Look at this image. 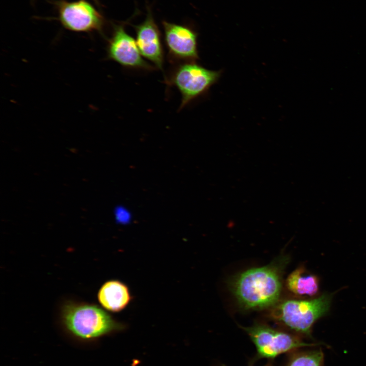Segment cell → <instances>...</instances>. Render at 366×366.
Here are the masks:
<instances>
[{
  "instance_id": "3957f363",
  "label": "cell",
  "mask_w": 366,
  "mask_h": 366,
  "mask_svg": "<svg viewBox=\"0 0 366 366\" xmlns=\"http://www.w3.org/2000/svg\"><path fill=\"white\" fill-rule=\"evenodd\" d=\"M333 293L311 299H288L275 304L271 318L295 332L310 337L315 322L329 312Z\"/></svg>"
},
{
  "instance_id": "8fae6325",
  "label": "cell",
  "mask_w": 366,
  "mask_h": 366,
  "mask_svg": "<svg viewBox=\"0 0 366 366\" xmlns=\"http://www.w3.org/2000/svg\"><path fill=\"white\" fill-rule=\"evenodd\" d=\"M286 285L290 292L297 296L313 297L319 292V280L303 266H300L289 274Z\"/></svg>"
},
{
  "instance_id": "8992f818",
  "label": "cell",
  "mask_w": 366,
  "mask_h": 366,
  "mask_svg": "<svg viewBox=\"0 0 366 366\" xmlns=\"http://www.w3.org/2000/svg\"><path fill=\"white\" fill-rule=\"evenodd\" d=\"M163 26L167 58L170 63L174 65L199 59L198 34L193 28L165 21Z\"/></svg>"
},
{
  "instance_id": "7a4b0ae2",
  "label": "cell",
  "mask_w": 366,
  "mask_h": 366,
  "mask_svg": "<svg viewBox=\"0 0 366 366\" xmlns=\"http://www.w3.org/2000/svg\"><path fill=\"white\" fill-rule=\"evenodd\" d=\"M62 320L69 332L84 340L99 338L123 328L104 310L93 304L67 303L62 309Z\"/></svg>"
},
{
  "instance_id": "6da1fadb",
  "label": "cell",
  "mask_w": 366,
  "mask_h": 366,
  "mask_svg": "<svg viewBox=\"0 0 366 366\" xmlns=\"http://www.w3.org/2000/svg\"><path fill=\"white\" fill-rule=\"evenodd\" d=\"M289 260L288 256L281 255L267 265L250 268L237 276L232 288L240 306L245 310H261L276 304Z\"/></svg>"
},
{
  "instance_id": "277c9868",
  "label": "cell",
  "mask_w": 366,
  "mask_h": 366,
  "mask_svg": "<svg viewBox=\"0 0 366 366\" xmlns=\"http://www.w3.org/2000/svg\"><path fill=\"white\" fill-rule=\"evenodd\" d=\"M221 71L207 69L196 62L174 64L165 78L167 85L175 87L181 95L179 111L207 93L219 79Z\"/></svg>"
},
{
  "instance_id": "30bf717a",
  "label": "cell",
  "mask_w": 366,
  "mask_h": 366,
  "mask_svg": "<svg viewBox=\"0 0 366 366\" xmlns=\"http://www.w3.org/2000/svg\"><path fill=\"white\" fill-rule=\"evenodd\" d=\"M98 299L105 310L118 312L126 308L131 299L127 286L118 280L105 282L98 293Z\"/></svg>"
},
{
  "instance_id": "7c38bea8",
  "label": "cell",
  "mask_w": 366,
  "mask_h": 366,
  "mask_svg": "<svg viewBox=\"0 0 366 366\" xmlns=\"http://www.w3.org/2000/svg\"><path fill=\"white\" fill-rule=\"evenodd\" d=\"M323 359L320 350L297 353L290 357L286 366H321Z\"/></svg>"
},
{
  "instance_id": "5b68a950",
  "label": "cell",
  "mask_w": 366,
  "mask_h": 366,
  "mask_svg": "<svg viewBox=\"0 0 366 366\" xmlns=\"http://www.w3.org/2000/svg\"><path fill=\"white\" fill-rule=\"evenodd\" d=\"M242 328L255 346L257 351L255 359H272L282 354L299 348L316 345L304 343L294 335L263 324L256 323Z\"/></svg>"
},
{
  "instance_id": "5bb4252c",
  "label": "cell",
  "mask_w": 366,
  "mask_h": 366,
  "mask_svg": "<svg viewBox=\"0 0 366 366\" xmlns=\"http://www.w3.org/2000/svg\"><path fill=\"white\" fill-rule=\"evenodd\" d=\"M222 366H225V365H222ZM264 366H273V365L272 364V362H267V363L265 365H264Z\"/></svg>"
},
{
  "instance_id": "4fadbf2b",
  "label": "cell",
  "mask_w": 366,
  "mask_h": 366,
  "mask_svg": "<svg viewBox=\"0 0 366 366\" xmlns=\"http://www.w3.org/2000/svg\"><path fill=\"white\" fill-rule=\"evenodd\" d=\"M116 219L118 222L121 223H127L130 219V216L129 213L125 210H124L123 209H117L116 211Z\"/></svg>"
},
{
  "instance_id": "52a82bcc",
  "label": "cell",
  "mask_w": 366,
  "mask_h": 366,
  "mask_svg": "<svg viewBox=\"0 0 366 366\" xmlns=\"http://www.w3.org/2000/svg\"><path fill=\"white\" fill-rule=\"evenodd\" d=\"M107 57L127 69L151 71L155 68L143 58L136 41L123 25L114 26L107 47Z\"/></svg>"
},
{
  "instance_id": "9c48e42d",
  "label": "cell",
  "mask_w": 366,
  "mask_h": 366,
  "mask_svg": "<svg viewBox=\"0 0 366 366\" xmlns=\"http://www.w3.org/2000/svg\"><path fill=\"white\" fill-rule=\"evenodd\" d=\"M134 27L136 43L141 55L163 72L165 53L161 33L151 12L148 10L145 20Z\"/></svg>"
},
{
  "instance_id": "ba28073f",
  "label": "cell",
  "mask_w": 366,
  "mask_h": 366,
  "mask_svg": "<svg viewBox=\"0 0 366 366\" xmlns=\"http://www.w3.org/2000/svg\"><path fill=\"white\" fill-rule=\"evenodd\" d=\"M58 18L64 27L76 32L100 31L104 20L101 14L90 3L83 0L60 2Z\"/></svg>"
}]
</instances>
